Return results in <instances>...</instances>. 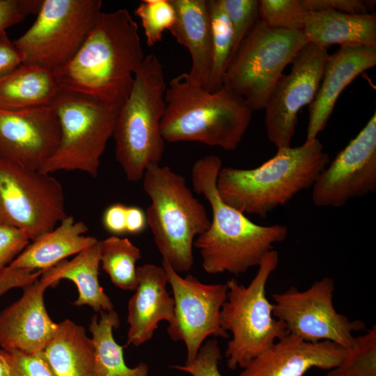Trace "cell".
Returning a JSON list of instances; mask_svg holds the SVG:
<instances>
[{
    "label": "cell",
    "instance_id": "obj_1",
    "mask_svg": "<svg viewBox=\"0 0 376 376\" xmlns=\"http://www.w3.org/2000/svg\"><path fill=\"white\" fill-rule=\"evenodd\" d=\"M144 58L137 24L130 12L122 8L101 12L77 54L52 73L61 89L119 109Z\"/></svg>",
    "mask_w": 376,
    "mask_h": 376
},
{
    "label": "cell",
    "instance_id": "obj_2",
    "mask_svg": "<svg viewBox=\"0 0 376 376\" xmlns=\"http://www.w3.org/2000/svg\"><path fill=\"white\" fill-rule=\"evenodd\" d=\"M221 168V159L215 155L201 158L192 166L193 189L205 198L212 214L209 228L196 238L194 246L200 251L207 273L237 276L258 267L273 244L286 239L288 228L278 224H256L225 203L217 189Z\"/></svg>",
    "mask_w": 376,
    "mask_h": 376
},
{
    "label": "cell",
    "instance_id": "obj_3",
    "mask_svg": "<svg viewBox=\"0 0 376 376\" xmlns=\"http://www.w3.org/2000/svg\"><path fill=\"white\" fill-rule=\"evenodd\" d=\"M329 162L318 139L306 141L298 147L278 149L273 157L254 169L222 167L217 189L227 205L244 214L265 217L312 187Z\"/></svg>",
    "mask_w": 376,
    "mask_h": 376
},
{
    "label": "cell",
    "instance_id": "obj_4",
    "mask_svg": "<svg viewBox=\"0 0 376 376\" xmlns=\"http://www.w3.org/2000/svg\"><path fill=\"white\" fill-rule=\"evenodd\" d=\"M165 103L160 124L165 141L198 142L225 150L237 148L253 111L242 97L224 87L210 92L193 84L188 73L169 82Z\"/></svg>",
    "mask_w": 376,
    "mask_h": 376
},
{
    "label": "cell",
    "instance_id": "obj_5",
    "mask_svg": "<svg viewBox=\"0 0 376 376\" xmlns=\"http://www.w3.org/2000/svg\"><path fill=\"white\" fill-rule=\"evenodd\" d=\"M166 88L159 60L154 54L146 56L128 97L118 111L112 136L116 159L130 182L141 180L146 168L162 160L165 141L160 124Z\"/></svg>",
    "mask_w": 376,
    "mask_h": 376
},
{
    "label": "cell",
    "instance_id": "obj_6",
    "mask_svg": "<svg viewBox=\"0 0 376 376\" xmlns=\"http://www.w3.org/2000/svg\"><path fill=\"white\" fill-rule=\"evenodd\" d=\"M142 180L151 201L147 223L163 260L178 273L189 271L194 241L210 224L205 206L194 196L185 178L169 166L149 165Z\"/></svg>",
    "mask_w": 376,
    "mask_h": 376
},
{
    "label": "cell",
    "instance_id": "obj_7",
    "mask_svg": "<svg viewBox=\"0 0 376 376\" xmlns=\"http://www.w3.org/2000/svg\"><path fill=\"white\" fill-rule=\"evenodd\" d=\"M277 251L272 249L263 259L247 286L231 279L226 283V299L220 311V325L232 338L225 356L231 370L245 368L253 359L288 334L285 324L272 315V305L265 288L278 267Z\"/></svg>",
    "mask_w": 376,
    "mask_h": 376
},
{
    "label": "cell",
    "instance_id": "obj_8",
    "mask_svg": "<svg viewBox=\"0 0 376 376\" xmlns=\"http://www.w3.org/2000/svg\"><path fill=\"white\" fill-rule=\"evenodd\" d=\"M306 43L301 31L272 29L259 19L231 57L222 87L253 111L264 109L283 70Z\"/></svg>",
    "mask_w": 376,
    "mask_h": 376
},
{
    "label": "cell",
    "instance_id": "obj_9",
    "mask_svg": "<svg viewBox=\"0 0 376 376\" xmlns=\"http://www.w3.org/2000/svg\"><path fill=\"white\" fill-rule=\"evenodd\" d=\"M51 107L60 123L59 145L41 171H80L96 178L118 109L93 97L58 91Z\"/></svg>",
    "mask_w": 376,
    "mask_h": 376
},
{
    "label": "cell",
    "instance_id": "obj_10",
    "mask_svg": "<svg viewBox=\"0 0 376 376\" xmlns=\"http://www.w3.org/2000/svg\"><path fill=\"white\" fill-rule=\"evenodd\" d=\"M100 0H42L31 26L13 43L22 64L54 72L81 47L101 13Z\"/></svg>",
    "mask_w": 376,
    "mask_h": 376
},
{
    "label": "cell",
    "instance_id": "obj_11",
    "mask_svg": "<svg viewBox=\"0 0 376 376\" xmlns=\"http://www.w3.org/2000/svg\"><path fill=\"white\" fill-rule=\"evenodd\" d=\"M67 216L62 185L50 173L0 159V222L33 241Z\"/></svg>",
    "mask_w": 376,
    "mask_h": 376
},
{
    "label": "cell",
    "instance_id": "obj_12",
    "mask_svg": "<svg viewBox=\"0 0 376 376\" xmlns=\"http://www.w3.org/2000/svg\"><path fill=\"white\" fill-rule=\"evenodd\" d=\"M334 288V280L324 277L305 290L292 286L273 293L272 315L285 324L288 334L304 341L328 340L349 349L354 340L353 333L366 330V324L337 312L333 304Z\"/></svg>",
    "mask_w": 376,
    "mask_h": 376
},
{
    "label": "cell",
    "instance_id": "obj_13",
    "mask_svg": "<svg viewBox=\"0 0 376 376\" xmlns=\"http://www.w3.org/2000/svg\"><path fill=\"white\" fill-rule=\"evenodd\" d=\"M174 300V315L167 332L174 341H182L187 350L185 364L191 363L209 336L228 338L220 325V311L226 299V283L205 284L192 275L182 277L165 260Z\"/></svg>",
    "mask_w": 376,
    "mask_h": 376
},
{
    "label": "cell",
    "instance_id": "obj_14",
    "mask_svg": "<svg viewBox=\"0 0 376 376\" xmlns=\"http://www.w3.org/2000/svg\"><path fill=\"white\" fill-rule=\"evenodd\" d=\"M329 56L327 49L307 42L292 61L290 72L275 85L264 109L267 138L277 149L290 147L298 112L314 100Z\"/></svg>",
    "mask_w": 376,
    "mask_h": 376
},
{
    "label": "cell",
    "instance_id": "obj_15",
    "mask_svg": "<svg viewBox=\"0 0 376 376\" xmlns=\"http://www.w3.org/2000/svg\"><path fill=\"white\" fill-rule=\"evenodd\" d=\"M312 201L317 207H342L376 190V113L316 178Z\"/></svg>",
    "mask_w": 376,
    "mask_h": 376
},
{
    "label": "cell",
    "instance_id": "obj_16",
    "mask_svg": "<svg viewBox=\"0 0 376 376\" xmlns=\"http://www.w3.org/2000/svg\"><path fill=\"white\" fill-rule=\"evenodd\" d=\"M61 139L58 117L51 106L0 109V159L41 171Z\"/></svg>",
    "mask_w": 376,
    "mask_h": 376
},
{
    "label": "cell",
    "instance_id": "obj_17",
    "mask_svg": "<svg viewBox=\"0 0 376 376\" xmlns=\"http://www.w3.org/2000/svg\"><path fill=\"white\" fill-rule=\"evenodd\" d=\"M51 283L39 278L23 288L21 297L0 311V347L33 354L42 352L54 337L58 323L49 315L44 293Z\"/></svg>",
    "mask_w": 376,
    "mask_h": 376
},
{
    "label": "cell",
    "instance_id": "obj_18",
    "mask_svg": "<svg viewBox=\"0 0 376 376\" xmlns=\"http://www.w3.org/2000/svg\"><path fill=\"white\" fill-rule=\"evenodd\" d=\"M347 351L331 341L310 343L288 334L253 359L239 376H304L313 368L329 370Z\"/></svg>",
    "mask_w": 376,
    "mask_h": 376
},
{
    "label": "cell",
    "instance_id": "obj_19",
    "mask_svg": "<svg viewBox=\"0 0 376 376\" xmlns=\"http://www.w3.org/2000/svg\"><path fill=\"white\" fill-rule=\"evenodd\" d=\"M376 65V47L346 45L330 55L317 94L310 104L306 141L318 139L342 91L361 73Z\"/></svg>",
    "mask_w": 376,
    "mask_h": 376
},
{
    "label": "cell",
    "instance_id": "obj_20",
    "mask_svg": "<svg viewBox=\"0 0 376 376\" xmlns=\"http://www.w3.org/2000/svg\"><path fill=\"white\" fill-rule=\"evenodd\" d=\"M136 274L137 285L128 302L127 342L139 346L152 338L161 321L173 320L174 300L167 291L162 266L145 264L137 267Z\"/></svg>",
    "mask_w": 376,
    "mask_h": 376
},
{
    "label": "cell",
    "instance_id": "obj_21",
    "mask_svg": "<svg viewBox=\"0 0 376 376\" xmlns=\"http://www.w3.org/2000/svg\"><path fill=\"white\" fill-rule=\"evenodd\" d=\"M175 13L169 30L191 58V81L206 88L212 63V40L207 0H171Z\"/></svg>",
    "mask_w": 376,
    "mask_h": 376
},
{
    "label": "cell",
    "instance_id": "obj_22",
    "mask_svg": "<svg viewBox=\"0 0 376 376\" xmlns=\"http://www.w3.org/2000/svg\"><path fill=\"white\" fill-rule=\"evenodd\" d=\"M87 231L83 221L68 215L53 230L29 244L9 266L31 272L47 270L98 242L84 235Z\"/></svg>",
    "mask_w": 376,
    "mask_h": 376
},
{
    "label": "cell",
    "instance_id": "obj_23",
    "mask_svg": "<svg viewBox=\"0 0 376 376\" xmlns=\"http://www.w3.org/2000/svg\"><path fill=\"white\" fill-rule=\"evenodd\" d=\"M302 32L307 42L327 49L334 44L376 47V15L308 11Z\"/></svg>",
    "mask_w": 376,
    "mask_h": 376
},
{
    "label": "cell",
    "instance_id": "obj_24",
    "mask_svg": "<svg viewBox=\"0 0 376 376\" xmlns=\"http://www.w3.org/2000/svg\"><path fill=\"white\" fill-rule=\"evenodd\" d=\"M100 266V241L84 249L70 261L63 260L42 272L40 278L51 283L52 287L62 279L72 281L78 290L77 306H88L97 313L114 310L110 298L99 282Z\"/></svg>",
    "mask_w": 376,
    "mask_h": 376
},
{
    "label": "cell",
    "instance_id": "obj_25",
    "mask_svg": "<svg viewBox=\"0 0 376 376\" xmlns=\"http://www.w3.org/2000/svg\"><path fill=\"white\" fill-rule=\"evenodd\" d=\"M55 376H95L94 349L84 327L65 320L43 350Z\"/></svg>",
    "mask_w": 376,
    "mask_h": 376
},
{
    "label": "cell",
    "instance_id": "obj_26",
    "mask_svg": "<svg viewBox=\"0 0 376 376\" xmlns=\"http://www.w3.org/2000/svg\"><path fill=\"white\" fill-rule=\"evenodd\" d=\"M59 90L52 72L22 64L0 79V109L17 111L51 106Z\"/></svg>",
    "mask_w": 376,
    "mask_h": 376
},
{
    "label": "cell",
    "instance_id": "obj_27",
    "mask_svg": "<svg viewBox=\"0 0 376 376\" xmlns=\"http://www.w3.org/2000/svg\"><path fill=\"white\" fill-rule=\"evenodd\" d=\"M120 320L115 310L100 313V318L93 316L89 325L94 349L95 376H148L149 367L141 362L134 368L127 366L123 355V346L115 340L113 329L118 328Z\"/></svg>",
    "mask_w": 376,
    "mask_h": 376
},
{
    "label": "cell",
    "instance_id": "obj_28",
    "mask_svg": "<svg viewBox=\"0 0 376 376\" xmlns=\"http://www.w3.org/2000/svg\"><path fill=\"white\" fill-rule=\"evenodd\" d=\"M141 251L129 239L111 235L100 240V265L111 282L125 290H134L137 285L136 263Z\"/></svg>",
    "mask_w": 376,
    "mask_h": 376
},
{
    "label": "cell",
    "instance_id": "obj_29",
    "mask_svg": "<svg viewBox=\"0 0 376 376\" xmlns=\"http://www.w3.org/2000/svg\"><path fill=\"white\" fill-rule=\"evenodd\" d=\"M212 40V63L206 90L215 92L223 79L234 47V35L221 0H207Z\"/></svg>",
    "mask_w": 376,
    "mask_h": 376
},
{
    "label": "cell",
    "instance_id": "obj_30",
    "mask_svg": "<svg viewBox=\"0 0 376 376\" xmlns=\"http://www.w3.org/2000/svg\"><path fill=\"white\" fill-rule=\"evenodd\" d=\"M325 376H376V325L354 338L347 354Z\"/></svg>",
    "mask_w": 376,
    "mask_h": 376
},
{
    "label": "cell",
    "instance_id": "obj_31",
    "mask_svg": "<svg viewBox=\"0 0 376 376\" xmlns=\"http://www.w3.org/2000/svg\"><path fill=\"white\" fill-rule=\"evenodd\" d=\"M308 13L303 0H260L259 17L272 29L302 31Z\"/></svg>",
    "mask_w": 376,
    "mask_h": 376
},
{
    "label": "cell",
    "instance_id": "obj_32",
    "mask_svg": "<svg viewBox=\"0 0 376 376\" xmlns=\"http://www.w3.org/2000/svg\"><path fill=\"white\" fill-rule=\"evenodd\" d=\"M148 47L160 42L164 31L175 22V13L171 0H143L136 7Z\"/></svg>",
    "mask_w": 376,
    "mask_h": 376
},
{
    "label": "cell",
    "instance_id": "obj_33",
    "mask_svg": "<svg viewBox=\"0 0 376 376\" xmlns=\"http://www.w3.org/2000/svg\"><path fill=\"white\" fill-rule=\"evenodd\" d=\"M221 1L224 9L230 22L234 35V47L232 57L242 40L260 19L259 1Z\"/></svg>",
    "mask_w": 376,
    "mask_h": 376
},
{
    "label": "cell",
    "instance_id": "obj_34",
    "mask_svg": "<svg viewBox=\"0 0 376 376\" xmlns=\"http://www.w3.org/2000/svg\"><path fill=\"white\" fill-rule=\"evenodd\" d=\"M221 359V353L218 341L216 339H210L202 345L191 363L174 366L172 368L192 376H221L219 370Z\"/></svg>",
    "mask_w": 376,
    "mask_h": 376
},
{
    "label": "cell",
    "instance_id": "obj_35",
    "mask_svg": "<svg viewBox=\"0 0 376 376\" xmlns=\"http://www.w3.org/2000/svg\"><path fill=\"white\" fill-rule=\"evenodd\" d=\"M6 352L10 363V376H55L43 351L33 354Z\"/></svg>",
    "mask_w": 376,
    "mask_h": 376
},
{
    "label": "cell",
    "instance_id": "obj_36",
    "mask_svg": "<svg viewBox=\"0 0 376 376\" xmlns=\"http://www.w3.org/2000/svg\"><path fill=\"white\" fill-rule=\"evenodd\" d=\"M29 242L23 231L0 222V274L24 251Z\"/></svg>",
    "mask_w": 376,
    "mask_h": 376
},
{
    "label": "cell",
    "instance_id": "obj_37",
    "mask_svg": "<svg viewBox=\"0 0 376 376\" xmlns=\"http://www.w3.org/2000/svg\"><path fill=\"white\" fill-rule=\"evenodd\" d=\"M42 0H0V38L6 30L30 15H37Z\"/></svg>",
    "mask_w": 376,
    "mask_h": 376
},
{
    "label": "cell",
    "instance_id": "obj_38",
    "mask_svg": "<svg viewBox=\"0 0 376 376\" xmlns=\"http://www.w3.org/2000/svg\"><path fill=\"white\" fill-rule=\"evenodd\" d=\"M308 11L336 10L347 14H367L373 10L375 1L364 0H303Z\"/></svg>",
    "mask_w": 376,
    "mask_h": 376
},
{
    "label": "cell",
    "instance_id": "obj_39",
    "mask_svg": "<svg viewBox=\"0 0 376 376\" xmlns=\"http://www.w3.org/2000/svg\"><path fill=\"white\" fill-rule=\"evenodd\" d=\"M42 271L31 272L8 266L0 274V297L11 289L24 288L38 280Z\"/></svg>",
    "mask_w": 376,
    "mask_h": 376
},
{
    "label": "cell",
    "instance_id": "obj_40",
    "mask_svg": "<svg viewBox=\"0 0 376 376\" xmlns=\"http://www.w3.org/2000/svg\"><path fill=\"white\" fill-rule=\"evenodd\" d=\"M22 64V57L6 33L0 38V79Z\"/></svg>",
    "mask_w": 376,
    "mask_h": 376
},
{
    "label": "cell",
    "instance_id": "obj_41",
    "mask_svg": "<svg viewBox=\"0 0 376 376\" xmlns=\"http://www.w3.org/2000/svg\"><path fill=\"white\" fill-rule=\"evenodd\" d=\"M127 206L116 203L106 208L102 216V224L106 230L113 235L126 233V213Z\"/></svg>",
    "mask_w": 376,
    "mask_h": 376
},
{
    "label": "cell",
    "instance_id": "obj_42",
    "mask_svg": "<svg viewBox=\"0 0 376 376\" xmlns=\"http://www.w3.org/2000/svg\"><path fill=\"white\" fill-rule=\"evenodd\" d=\"M147 224L146 214L139 207H127L126 213V233H141Z\"/></svg>",
    "mask_w": 376,
    "mask_h": 376
},
{
    "label": "cell",
    "instance_id": "obj_43",
    "mask_svg": "<svg viewBox=\"0 0 376 376\" xmlns=\"http://www.w3.org/2000/svg\"><path fill=\"white\" fill-rule=\"evenodd\" d=\"M0 376H10V363L5 350H0Z\"/></svg>",
    "mask_w": 376,
    "mask_h": 376
}]
</instances>
